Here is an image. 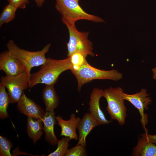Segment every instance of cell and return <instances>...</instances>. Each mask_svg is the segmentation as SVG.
Masks as SVG:
<instances>
[{
    "mask_svg": "<svg viewBox=\"0 0 156 156\" xmlns=\"http://www.w3.org/2000/svg\"><path fill=\"white\" fill-rule=\"evenodd\" d=\"M70 139L68 137L62 138L61 140H58L57 149L52 152L48 156H65L69 146V142Z\"/></svg>",
    "mask_w": 156,
    "mask_h": 156,
    "instance_id": "20",
    "label": "cell"
},
{
    "mask_svg": "<svg viewBox=\"0 0 156 156\" xmlns=\"http://www.w3.org/2000/svg\"><path fill=\"white\" fill-rule=\"evenodd\" d=\"M17 9L10 3L5 6L0 16V27L4 24L8 23L14 18Z\"/></svg>",
    "mask_w": 156,
    "mask_h": 156,
    "instance_id": "19",
    "label": "cell"
},
{
    "mask_svg": "<svg viewBox=\"0 0 156 156\" xmlns=\"http://www.w3.org/2000/svg\"><path fill=\"white\" fill-rule=\"evenodd\" d=\"M29 81L28 76L25 71L16 76L1 77L0 84L7 88L10 102L14 103L18 101L24 93V90L27 88Z\"/></svg>",
    "mask_w": 156,
    "mask_h": 156,
    "instance_id": "7",
    "label": "cell"
},
{
    "mask_svg": "<svg viewBox=\"0 0 156 156\" xmlns=\"http://www.w3.org/2000/svg\"><path fill=\"white\" fill-rule=\"evenodd\" d=\"M55 8L62 16V20L75 24L80 20H85L96 23L105 22L103 19L96 16L86 12L76 0H55Z\"/></svg>",
    "mask_w": 156,
    "mask_h": 156,
    "instance_id": "3",
    "label": "cell"
},
{
    "mask_svg": "<svg viewBox=\"0 0 156 156\" xmlns=\"http://www.w3.org/2000/svg\"><path fill=\"white\" fill-rule=\"evenodd\" d=\"M141 137L145 139L150 142L156 144V135H151L148 133V132H145L140 135Z\"/></svg>",
    "mask_w": 156,
    "mask_h": 156,
    "instance_id": "25",
    "label": "cell"
},
{
    "mask_svg": "<svg viewBox=\"0 0 156 156\" xmlns=\"http://www.w3.org/2000/svg\"><path fill=\"white\" fill-rule=\"evenodd\" d=\"M100 125L90 113L85 114L80 119L77 126L79 133L78 142L77 145H81L86 147V138L94 127Z\"/></svg>",
    "mask_w": 156,
    "mask_h": 156,
    "instance_id": "12",
    "label": "cell"
},
{
    "mask_svg": "<svg viewBox=\"0 0 156 156\" xmlns=\"http://www.w3.org/2000/svg\"><path fill=\"white\" fill-rule=\"evenodd\" d=\"M70 57L72 65L71 71L78 70L86 60L84 55L79 52L75 53Z\"/></svg>",
    "mask_w": 156,
    "mask_h": 156,
    "instance_id": "21",
    "label": "cell"
},
{
    "mask_svg": "<svg viewBox=\"0 0 156 156\" xmlns=\"http://www.w3.org/2000/svg\"><path fill=\"white\" fill-rule=\"evenodd\" d=\"M17 108L21 113L36 119L42 118L45 113L42 109L24 93L17 102Z\"/></svg>",
    "mask_w": 156,
    "mask_h": 156,
    "instance_id": "11",
    "label": "cell"
},
{
    "mask_svg": "<svg viewBox=\"0 0 156 156\" xmlns=\"http://www.w3.org/2000/svg\"><path fill=\"white\" fill-rule=\"evenodd\" d=\"M12 143L6 138L0 136V155L11 156L10 151L12 147Z\"/></svg>",
    "mask_w": 156,
    "mask_h": 156,
    "instance_id": "22",
    "label": "cell"
},
{
    "mask_svg": "<svg viewBox=\"0 0 156 156\" xmlns=\"http://www.w3.org/2000/svg\"><path fill=\"white\" fill-rule=\"evenodd\" d=\"M62 21L66 26L69 33V40L66 43L68 57L76 52L82 54L86 57L88 55L94 56L92 43L88 39L89 32L79 31L76 28L75 24H70L63 20Z\"/></svg>",
    "mask_w": 156,
    "mask_h": 156,
    "instance_id": "5",
    "label": "cell"
},
{
    "mask_svg": "<svg viewBox=\"0 0 156 156\" xmlns=\"http://www.w3.org/2000/svg\"><path fill=\"white\" fill-rule=\"evenodd\" d=\"M0 70L9 76H16L25 71L21 62L8 50L0 54Z\"/></svg>",
    "mask_w": 156,
    "mask_h": 156,
    "instance_id": "9",
    "label": "cell"
},
{
    "mask_svg": "<svg viewBox=\"0 0 156 156\" xmlns=\"http://www.w3.org/2000/svg\"><path fill=\"white\" fill-rule=\"evenodd\" d=\"M153 73V77L154 79H156V67L152 69Z\"/></svg>",
    "mask_w": 156,
    "mask_h": 156,
    "instance_id": "27",
    "label": "cell"
},
{
    "mask_svg": "<svg viewBox=\"0 0 156 156\" xmlns=\"http://www.w3.org/2000/svg\"><path fill=\"white\" fill-rule=\"evenodd\" d=\"M123 92L120 87L109 88L103 90V97L107 100L106 109L112 120H116L119 125H123L127 117V109L122 96Z\"/></svg>",
    "mask_w": 156,
    "mask_h": 156,
    "instance_id": "6",
    "label": "cell"
},
{
    "mask_svg": "<svg viewBox=\"0 0 156 156\" xmlns=\"http://www.w3.org/2000/svg\"><path fill=\"white\" fill-rule=\"evenodd\" d=\"M132 155L156 156V146L145 139L138 137L137 144L133 148Z\"/></svg>",
    "mask_w": 156,
    "mask_h": 156,
    "instance_id": "15",
    "label": "cell"
},
{
    "mask_svg": "<svg viewBox=\"0 0 156 156\" xmlns=\"http://www.w3.org/2000/svg\"><path fill=\"white\" fill-rule=\"evenodd\" d=\"M56 116L54 111H46L42 119L44 124L43 130L45 133V139L50 144L56 145L58 140L54 132V126L55 123Z\"/></svg>",
    "mask_w": 156,
    "mask_h": 156,
    "instance_id": "14",
    "label": "cell"
},
{
    "mask_svg": "<svg viewBox=\"0 0 156 156\" xmlns=\"http://www.w3.org/2000/svg\"><path fill=\"white\" fill-rule=\"evenodd\" d=\"M77 82V90L80 91L82 86L94 79H109L117 81L122 78V74L117 70H103L91 66L86 60L80 69L72 71Z\"/></svg>",
    "mask_w": 156,
    "mask_h": 156,
    "instance_id": "4",
    "label": "cell"
},
{
    "mask_svg": "<svg viewBox=\"0 0 156 156\" xmlns=\"http://www.w3.org/2000/svg\"><path fill=\"white\" fill-rule=\"evenodd\" d=\"M35 2L36 5L39 7L42 6L45 0H33Z\"/></svg>",
    "mask_w": 156,
    "mask_h": 156,
    "instance_id": "26",
    "label": "cell"
},
{
    "mask_svg": "<svg viewBox=\"0 0 156 156\" xmlns=\"http://www.w3.org/2000/svg\"><path fill=\"white\" fill-rule=\"evenodd\" d=\"M76 0L77 1H79V0Z\"/></svg>",
    "mask_w": 156,
    "mask_h": 156,
    "instance_id": "28",
    "label": "cell"
},
{
    "mask_svg": "<svg viewBox=\"0 0 156 156\" xmlns=\"http://www.w3.org/2000/svg\"><path fill=\"white\" fill-rule=\"evenodd\" d=\"M146 89L142 88L139 92L132 94L122 93L123 99L130 102L138 110L141 116L140 122L146 132L148 130L145 126L148 123V117L144 113V110L148 108V105L150 104L152 100L148 97L149 94L147 93Z\"/></svg>",
    "mask_w": 156,
    "mask_h": 156,
    "instance_id": "8",
    "label": "cell"
},
{
    "mask_svg": "<svg viewBox=\"0 0 156 156\" xmlns=\"http://www.w3.org/2000/svg\"><path fill=\"white\" fill-rule=\"evenodd\" d=\"M54 85H46L42 92V98L46 111L52 112L58 105L59 100L54 87Z\"/></svg>",
    "mask_w": 156,
    "mask_h": 156,
    "instance_id": "16",
    "label": "cell"
},
{
    "mask_svg": "<svg viewBox=\"0 0 156 156\" xmlns=\"http://www.w3.org/2000/svg\"><path fill=\"white\" fill-rule=\"evenodd\" d=\"M10 3L17 8L24 9L29 3V0H7Z\"/></svg>",
    "mask_w": 156,
    "mask_h": 156,
    "instance_id": "24",
    "label": "cell"
},
{
    "mask_svg": "<svg viewBox=\"0 0 156 156\" xmlns=\"http://www.w3.org/2000/svg\"><path fill=\"white\" fill-rule=\"evenodd\" d=\"M5 88L4 85L0 84V117L2 119L9 117L7 109L10 102Z\"/></svg>",
    "mask_w": 156,
    "mask_h": 156,
    "instance_id": "18",
    "label": "cell"
},
{
    "mask_svg": "<svg viewBox=\"0 0 156 156\" xmlns=\"http://www.w3.org/2000/svg\"><path fill=\"white\" fill-rule=\"evenodd\" d=\"M42 118L36 119L30 117L27 119V131L34 144L40 138L43 132Z\"/></svg>",
    "mask_w": 156,
    "mask_h": 156,
    "instance_id": "17",
    "label": "cell"
},
{
    "mask_svg": "<svg viewBox=\"0 0 156 156\" xmlns=\"http://www.w3.org/2000/svg\"><path fill=\"white\" fill-rule=\"evenodd\" d=\"M58 125L61 128L60 136H64L69 137L70 139L78 140L76 133V129L77 128L79 122L80 120L79 117H76L74 113L72 114L70 119L65 120L60 116H56Z\"/></svg>",
    "mask_w": 156,
    "mask_h": 156,
    "instance_id": "13",
    "label": "cell"
},
{
    "mask_svg": "<svg viewBox=\"0 0 156 156\" xmlns=\"http://www.w3.org/2000/svg\"><path fill=\"white\" fill-rule=\"evenodd\" d=\"M41 66L38 71L31 74L28 84L30 88L39 83L54 85L60 74L72 69L70 56L63 60H55L48 57Z\"/></svg>",
    "mask_w": 156,
    "mask_h": 156,
    "instance_id": "1",
    "label": "cell"
},
{
    "mask_svg": "<svg viewBox=\"0 0 156 156\" xmlns=\"http://www.w3.org/2000/svg\"><path fill=\"white\" fill-rule=\"evenodd\" d=\"M103 90L97 88L93 89L90 96L89 103V113L100 125L108 124L112 121L107 120L100 107L99 101L103 97Z\"/></svg>",
    "mask_w": 156,
    "mask_h": 156,
    "instance_id": "10",
    "label": "cell"
},
{
    "mask_svg": "<svg viewBox=\"0 0 156 156\" xmlns=\"http://www.w3.org/2000/svg\"><path fill=\"white\" fill-rule=\"evenodd\" d=\"M87 154L85 147L79 145L68 149L65 156H86Z\"/></svg>",
    "mask_w": 156,
    "mask_h": 156,
    "instance_id": "23",
    "label": "cell"
},
{
    "mask_svg": "<svg viewBox=\"0 0 156 156\" xmlns=\"http://www.w3.org/2000/svg\"><path fill=\"white\" fill-rule=\"evenodd\" d=\"M51 44V43H49L41 50L36 51H30L21 49L11 40L8 41L6 46L11 54L22 64L29 80L31 68L42 65L45 62L47 59L45 55L49 51Z\"/></svg>",
    "mask_w": 156,
    "mask_h": 156,
    "instance_id": "2",
    "label": "cell"
}]
</instances>
